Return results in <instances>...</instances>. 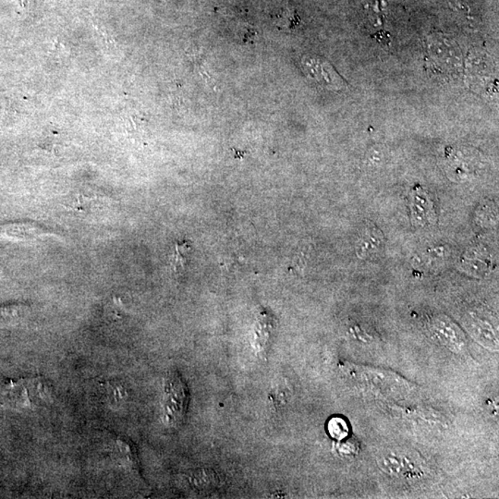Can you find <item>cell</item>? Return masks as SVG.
Listing matches in <instances>:
<instances>
[{"instance_id":"4fadbf2b","label":"cell","mask_w":499,"mask_h":499,"mask_svg":"<svg viewBox=\"0 0 499 499\" xmlns=\"http://www.w3.org/2000/svg\"><path fill=\"white\" fill-rule=\"evenodd\" d=\"M190 247L187 246L186 243L183 244L178 243L176 246V253L173 261V268L175 272L181 273L184 269L185 262H186V253Z\"/></svg>"},{"instance_id":"30bf717a","label":"cell","mask_w":499,"mask_h":499,"mask_svg":"<svg viewBox=\"0 0 499 499\" xmlns=\"http://www.w3.org/2000/svg\"><path fill=\"white\" fill-rule=\"evenodd\" d=\"M27 313V307L21 304L0 306V328L20 324Z\"/></svg>"},{"instance_id":"9c48e42d","label":"cell","mask_w":499,"mask_h":499,"mask_svg":"<svg viewBox=\"0 0 499 499\" xmlns=\"http://www.w3.org/2000/svg\"><path fill=\"white\" fill-rule=\"evenodd\" d=\"M490 265L488 253L480 248L468 250L460 262L461 269L475 277H481L482 274H486L490 268Z\"/></svg>"},{"instance_id":"3957f363","label":"cell","mask_w":499,"mask_h":499,"mask_svg":"<svg viewBox=\"0 0 499 499\" xmlns=\"http://www.w3.org/2000/svg\"><path fill=\"white\" fill-rule=\"evenodd\" d=\"M430 331L448 349L460 353L467 346L465 335L459 326L445 316H438L430 321Z\"/></svg>"},{"instance_id":"7c38bea8","label":"cell","mask_w":499,"mask_h":499,"mask_svg":"<svg viewBox=\"0 0 499 499\" xmlns=\"http://www.w3.org/2000/svg\"><path fill=\"white\" fill-rule=\"evenodd\" d=\"M328 428L329 434H331L332 438L338 439V440L346 438L348 434H349V426L340 417H335V418L329 420Z\"/></svg>"},{"instance_id":"6da1fadb","label":"cell","mask_w":499,"mask_h":499,"mask_svg":"<svg viewBox=\"0 0 499 499\" xmlns=\"http://www.w3.org/2000/svg\"><path fill=\"white\" fill-rule=\"evenodd\" d=\"M50 389L41 378L20 379L11 381L3 389L5 404L16 410L34 409L48 403Z\"/></svg>"},{"instance_id":"7a4b0ae2","label":"cell","mask_w":499,"mask_h":499,"mask_svg":"<svg viewBox=\"0 0 499 499\" xmlns=\"http://www.w3.org/2000/svg\"><path fill=\"white\" fill-rule=\"evenodd\" d=\"M188 391L186 385L178 376L172 375L166 379L163 413L166 425L176 426L183 419L186 412Z\"/></svg>"},{"instance_id":"8fae6325","label":"cell","mask_w":499,"mask_h":499,"mask_svg":"<svg viewBox=\"0 0 499 499\" xmlns=\"http://www.w3.org/2000/svg\"><path fill=\"white\" fill-rule=\"evenodd\" d=\"M273 331H274L273 320L268 316H263L256 323V331H254V341H256L257 351H265L269 341H271Z\"/></svg>"},{"instance_id":"52a82bcc","label":"cell","mask_w":499,"mask_h":499,"mask_svg":"<svg viewBox=\"0 0 499 499\" xmlns=\"http://www.w3.org/2000/svg\"><path fill=\"white\" fill-rule=\"evenodd\" d=\"M376 461L383 472L393 476L406 475L414 469L412 461L398 450L383 451L378 455Z\"/></svg>"},{"instance_id":"8992f818","label":"cell","mask_w":499,"mask_h":499,"mask_svg":"<svg viewBox=\"0 0 499 499\" xmlns=\"http://www.w3.org/2000/svg\"><path fill=\"white\" fill-rule=\"evenodd\" d=\"M306 70L308 71L313 79L319 81L320 84H325L332 89H341L343 81L338 76L337 72L328 64H326L319 58H307L303 61Z\"/></svg>"},{"instance_id":"5b68a950","label":"cell","mask_w":499,"mask_h":499,"mask_svg":"<svg viewBox=\"0 0 499 499\" xmlns=\"http://www.w3.org/2000/svg\"><path fill=\"white\" fill-rule=\"evenodd\" d=\"M409 205L412 221L415 227H428L438 221L434 203L420 188H413L410 194Z\"/></svg>"},{"instance_id":"ba28073f","label":"cell","mask_w":499,"mask_h":499,"mask_svg":"<svg viewBox=\"0 0 499 499\" xmlns=\"http://www.w3.org/2000/svg\"><path fill=\"white\" fill-rule=\"evenodd\" d=\"M466 328L473 338H475L480 344L486 349L498 351V341L494 328L488 322L478 317L473 316L465 323Z\"/></svg>"},{"instance_id":"277c9868","label":"cell","mask_w":499,"mask_h":499,"mask_svg":"<svg viewBox=\"0 0 499 499\" xmlns=\"http://www.w3.org/2000/svg\"><path fill=\"white\" fill-rule=\"evenodd\" d=\"M385 248V236L380 228L366 225L361 231L356 244V253L361 260H373L381 256Z\"/></svg>"}]
</instances>
